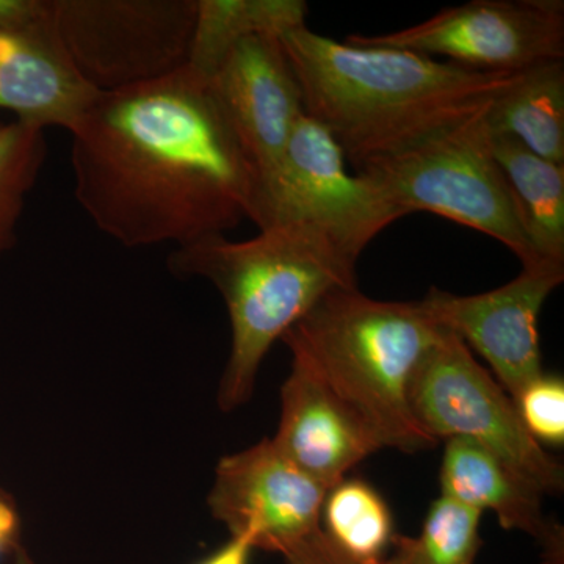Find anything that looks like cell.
Here are the masks:
<instances>
[{"label":"cell","mask_w":564,"mask_h":564,"mask_svg":"<svg viewBox=\"0 0 564 564\" xmlns=\"http://www.w3.org/2000/svg\"><path fill=\"white\" fill-rule=\"evenodd\" d=\"M303 0H198L188 66L206 77L223 55L245 36H280L306 25Z\"/></svg>","instance_id":"obj_18"},{"label":"cell","mask_w":564,"mask_h":564,"mask_svg":"<svg viewBox=\"0 0 564 564\" xmlns=\"http://www.w3.org/2000/svg\"><path fill=\"white\" fill-rule=\"evenodd\" d=\"M519 417L536 443L564 444V383L562 378L541 375L514 399Z\"/></svg>","instance_id":"obj_22"},{"label":"cell","mask_w":564,"mask_h":564,"mask_svg":"<svg viewBox=\"0 0 564 564\" xmlns=\"http://www.w3.org/2000/svg\"><path fill=\"white\" fill-rule=\"evenodd\" d=\"M395 552L389 558H383L380 564H423L421 556L415 551L414 538L395 534L392 540Z\"/></svg>","instance_id":"obj_27"},{"label":"cell","mask_w":564,"mask_h":564,"mask_svg":"<svg viewBox=\"0 0 564 564\" xmlns=\"http://www.w3.org/2000/svg\"><path fill=\"white\" fill-rule=\"evenodd\" d=\"M488 107L402 151L362 163L356 172L403 215L432 212L488 234L510 248L522 267L551 262L533 250L516 215L494 158Z\"/></svg>","instance_id":"obj_5"},{"label":"cell","mask_w":564,"mask_h":564,"mask_svg":"<svg viewBox=\"0 0 564 564\" xmlns=\"http://www.w3.org/2000/svg\"><path fill=\"white\" fill-rule=\"evenodd\" d=\"M415 421L441 440L463 437L499 456L522 480L544 494L564 488V469L527 432L511 397L470 348L443 329L423 355L410 384Z\"/></svg>","instance_id":"obj_7"},{"label":"cell","mask_w":564,"mask_h":564,"mask_svg":"<svg viewBox=\"0 0 564 564\" xmlns=\"http://www.w3.org/2000/svg\"><path fill=\"white\" fill-rule=\"evenodd\" d=\"M347 43L443 55L484 73L522 70L564 61L563 0H473L383 35Z\"/></svg>","instance_id":"obj_9"},{"label":"cell","mask_w":564,"mask_h":564,"mask_svg":"<svg viewBox=\"0 0 564 564\" xmlns=\"http://www.w3.org/2000/svg\"><path fill=\"white\" fill-rule=\"evenodd\" d=\"M480 511L441 494L423 522L421 536L414 538L423 564H474L480 549Z\"/></svg>","instance_id":"obj_21"},{"label":"cell","mask_w":564,"mask_h":564,"mask_svg":"<svg viewBox=\"0 0 564 564\" xmlns=\"http://www.w3.org/2000/svg\"><path fill=\"white\" fill-rule=\"evenodd\" d=\"M322 519L323 532L344 552L364 563L383 562L384 551L395 536L388 503L372 486L358 478L343 480L329 489Z\"/></svg>","instance_id":"obj_19"},{"label":"cell","mask_w":564,"mask_h":564,"mask_svg":"<svg viewBox=\"0 0 564 564\" xmlns=\"http://www.w3.org/2000/svg\"><path fill=\"white\" fill-rule=\"evenodd\" d=\"M99 93L70 65L47 28L0 32V110L35 128L70 131Z\"/></svg>","instance_id":"obj_14"},{"label":"cell","mask_w":564,"mask_h":564,"mask_svg":"<svg viewBox=\"0 0 564 564\" xmlns=\"http://www.w3.org/2000/svg\"><path fill=\"white\" fill-rule=\"evenodd\" d=\"M20 518L11 500L0 503V556L18 547Z\"/></svg>","instance_id":"obj_26"},{"label":"cell","mask_w":564,"mask_h":564,"mask_svg":"<svg viewBox=\"0 0 564 564\" xmlns=\"http://www.w3.org/2000/svg\"><path fill=\"white\" fill-rule=\"evenodd\" d=\"M52 21V0H0V32H31Z\"/></svg>","instance_id":"obj_24"},{"label":"cell","mask_w":564,"mask_h":564,"mask_svg":"<svg viewBox=\"0 0 564 564\" xmlns=\"http://www.w3.org/2000/svg\"><path fill=\"white\" fill-rule=\"evenodd\" d=\"M280 41L304 111L359 169L484 110L519 73H484L419 52L339 43L307 25Z\"/></svg>","instance_id":"obj_2"},{"label":"cell","mask_w":564,"mask_h":564,"mask_svg":"<svg viewBox=\"0 0 564 564\" xmlns=\"http://www.w3.org/2000/svg\"><path fill=\"white\" fill-rule=\"evenodd\" d=\"M282 555L288 564H372L352 558L323 532L322 527Z\"/></svg>","instance_id":"obj_23"},{"label":"cell","mask_w":564,"mask_h":564,"mask_svg":"<svg viewBox=\"0 0 564 564\" xmlns=\"http://www.w3.org/2000/svg\"><path fill=\"white\" fill-rule=\"evenodd\" d=\"M441 488L444 496L480 513L492 511L503 529L522 530L543 541L554 527L544 519L536 489L499 456L463 437L445 444Z\"/></svg>","instance_id":"obj_15"},{"label":"cell","mask_w":564,"mask_h":564,"mask_svg":"<svg viewBox=\"0 0 564 564\" xmlns=\"http://www.w3.org/2000/svg\"><path fill=\"white\" fill-rule=\"evenodd\" d=\"M403 217L372 182L347 172L339 144L304 115L262 184L254 225L306 226L358 263L367 245Z\"/></svg>","instance_id":"obj_8"},{"label":"cell","mask_w":564,"mask_h":564,"mask_svg":"<svg viewBox=\"0 0 564 564\" xmlns=\"http://www.w3.org/2000/svg\"><path fill=\"white\" fill-rule=\"evenodd\" d=\"M13 564H33L32 563V560L29 558V555L25 554V552H18L17 554V558H14V563Z\"/></svg>","instance_id":"obj_28"},{"label":"cell","mask_w":564,"mask_h":564,"mask_svg":"<svg viewBox=\"0 0 564 564\" xmlns=\"http://www.w3.org/2000/svg\"><path fill=\"white\" fill-rule=\"evenodd\" d=\"M356 265L300 225L267 226L240 242L214 236L172 252L170 270L209 281L228 310L231 352L218 389L221 411L251 399L267 352L315 304L328 293L358 288Z\"/></svg>","instance_id":"obj_3"},{"label":"cell","mask_w":564,"mask_h":564,"mask_svg":"<svg viewBox=\"0 0 564 564\" xmlns=\"http://www.w3.org/2000/svg\"><path fill=\"white\" fill-rule=\"evenodd\" d=\"M198 0H52L55 39L99 95L172 76L188 65Z\"/></svg>","instance_id":"obj_6"},{"label":"cell","mask_w":564,"mask_h":564,"mask_svg":"<svg viewBox=\"0 0 564 564\" xmlns=\"http://www.w3.org/2000/svg\"><path fill=\"white\" fill-rule=\"evenodd\" d=\"M69 133L74 198L121 247H188L258 218V174L192 66L99 95Z\"/></svg>","instance_id":"obj_1"},{"label":"cell","mask_w":564,"mask_h":564,"mask_svg":"<svg viewBox=\"0 0 564 564\" xmlns=\"http://www.w3.org/2000/svg\"><path fill=\"white\" fill-rule=\"evenodd\" d=\"M272 441L300 470L328 489L381 451L369 426L296 356L281 388L280 426Z\"/></svg>","instance_id":"obj_13"},{"label":"cell","mask_w":564,"mask_h":564,"mask_svg":"<svg viewBox=\"0 0 564 564\" xmlns=\"http://www.w3.org/2000/svg\"><path fill=\"white\" fill-rule=\"evenodd\" d=\"M441 332L419 302H380L356 288L328 293L281 340L369 426L381 448L417 454L440 443L415 421L410 384Z\"/></svg>","instance_id":"obj_4"},{"label":"cell","mask_w":564,"mask_h":564,"mask_svg":"<svg viewBox=\"0 0 564 564\" xmlns=\"http://www.w3.org/2000/svg\"><path fill=\"white\" fill-rule=\"evenodd\" d=\"M564 263L522 267L502 288L454 295L432 288L419 302L423 314L484 356L511 400L543 375L538 318L545 300L562 284Z\"/></svg>","instance_id":"obj_10"},{"label":"cell","mask_w":564,"mask_h":564,"mask_svg":"<svg viewBox=\"0 0 564 564\" xmlns=\"http://www.w3.org/2000/svg\"><path fill=\"white\" fill-rule=\"evenodd\" d=\"M494 135H510L564 165V61L522 70L486 111Z\"/></svg>","instance_id":"obj_17"},{"label":"cell","mask_w":564,"mask_h":564,"mask_svg":"<svg viewBox=\"0 0 564 564\" xmlns=\"http://www.w3.org/2000/svg\"><path fill=\"white\" fill-rule=\"evenodd\" d=\"M46 131L21 121L0 122V259L17 243L25 202L43 172Z\"/></svg>","instance_id":"obj_20"},{"label":"cell","mask_w":564,"mask_h":564,"mask_svg":"<svg viewBox=\"0 0 564 564\" xmlns=\"http://www.w3.org/2000/svg\"><path fill=\"white\" fill-rule=\"evenodd\" d=\"M328 492L265 437L218 462L207 505L232 536L282 555L321 529Z\"/></svg>","instance_id":"obj_11"},{"label":"cell","mask_w":564,"mask_h":564,"mask_svg":"<svg viewBox=\"0 0 564 564\" xmlns=\"http://www.w3.org/2000/svg\"><path fill=\"white\" fill-rule=\"evenodd\" d=\"M6 500H9V497L3 496V494H2V492H0V503L6 502Z\"/></svg>","instance_id":"obj_29"},{"label":"cell","mask_w":564,"mask_h":564,"mask_svg":"<svg viewBox=\"0 0 564 564\" xmlns=\"http://www.w3.org/2000/svg\"><path fill=\"white\" fill-rule=\"evenodd\" d=\"M252 551L254 547L250 540L243 536H232L229 543L223 545L215 554L207 556L199 564H248Z\"/></svg>","instance_id":"obj_25"},{"label":"cell","mask_w":564,"mask_h":564,"mask_svg":"<svg viewBox=\"0 0 564 564\" xmlns=\"http://www.w3.org/2000/svg\"><path fill=\"white\" fill-rule=\"evenodd\" d=\"M204 80L262 187L306 115L280 36L258 33L237 41Z\"/></svg>","instance_id":"obj_12"},{"label":"cell","mask_w":564,"mask_h":564,"mask_svg":"<svg viewBox=\"0 0 564 564\" xmlns=\"http://www.w3.org/2000/svg\"><path fill=\"white\" fill-rule=\"evenodd\" d=\"M491 143L533 250L544 261L564 263V165L545 161L510 135L491 133Z\"/></svg>","instance_id":"obj_16"}]
</instances>
